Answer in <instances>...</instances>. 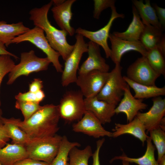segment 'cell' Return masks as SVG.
<instances>
[{"label": "cell", "instance_id": "31", "mask_svg": "<svg viewBox=\"0 0 165 165\" xmlns=\"http://www.w3.org/2000/svg\"><path fill=\"white\" fill-rule=\"evenodd\" d=\"M150 137L155 145L158 152L157 160L159 163L165 154V132L160 127L149 131Z\"/></svg>", "mask_w": 165, "mask_h": 165}, {"label": "cell", "instance_id": "45", "mask_svg": "<svg viewBox=\"0 0 165 165\" xmlns=\"http://www.w3.org/2000/svg\"><path fill=\"white\" fill-rule=\"evenodd\" d=\"M159 165H165V155L162 158L160 161L159 163Z\"/></svg>", "mask_w": 165, "mask_h": 165}, {"label": "cell", "instance_id": "12", "mask_svg": "<svg viewBox=\"0 0 165 165\" xmlns=\"http://www.w3.org/2000/svg\"><path fill=\"white\" fill-rule=\"evenodd\" d=\"M102 124L92 112L86 110L81 119L73 124L72 130L95 138L105 136L112 137V132L105 129Z\"/></svg>", "mask_w": 165, "mask_h": 165}, {"label": "cell", "instance_id": "23", "mask_svg": "<svg viewBox=\"0 0 165 165\" xmlns=\"http://www.w3.org/2000/svg\"><path fill=\"white\" fill-rule=\"evenodd\" d=\"M145 25L139 40L147 51L158 47L165 39L163 30L150 24Z\"/></svg>", "mask_w": 165, "mask_h": 165}, {"label": "cell", "instance_id": "18", "mask_svg": "<svg viewBox=\"0 0 165 165\" xmlns=\"http://www.w3.org/2000/svg\"><path fill=\"white\" fill-rule=\"evenodd\" d=\"M75 0H67L62 4L54 6L51 9L53 16L58 26L61 30L67 32L70 36L75 33V29L70 25L72 16L71 8Z\"/></svg>", "mask_w": 165, "mask_h": 165}, {"label": "cell", "instance_id": "7", "mask_svg": "<svg viewBox=\"0 0 165 165\" xmlns=\"http://www.w3.org/2000/svg\"><path fill=\"white\" fill-rule=\"evenodd\" d=\"M83 97L80 90L66 92L57 105L60 117L69 123L81 119L86 111Z\"/></svg>", "mask_w": 165, "mask_h": 165}, {"label": "cell", "instance_id": "47", "mask_svg": "<svg viewBox=\"0 0 165 165\" xmlns=\"http://www.w3.org/2000/svg\"><path fill=\"white\" fill-rule=\"evenodd\" d=\"M122 165H130V163L126 161H122Z\"/></svg>", "mask_w": 165, "mask_h": 165}, {"label": "cell", "instance_id": "2", "mask_svg": "<svg viewBox=\"0 0 165 165\" xmlns=\"http://www.w3.org/2000/svg\"><path fill=\"white\" fill-rule=\"evenodd\" d=\"M52 5L51 0L40 8L32 9L29 12V19L33 22L35 26L43 30L51 47L58 52L65 61L73 50L74 45H71L68 42L66 32L57 29L49 21L48 13Z\"/></svg>", "mask_w": 165, "mask_h": 165}, {"label": "cell", "instance_id": "34", "mask_svg": "<svg viewBox=\"0 0 165 165\" xmlns=\"http://www.w3.org/2000/svg\"><path fill=\"white\" fill-rule=\"evenodd\" d=\"M93 17L98 19L102 12L108 8L115 6L114 0H94Z\"/></svg>", "mask_w": 165, "mask_h": 165}, {"label": "cell", "instance_id": "5", "mask_svg": "<svg viewBox=\"0 0 165 165\" xmlns=\"http://www.w3.org/2000/svg\"><path fill=\"white\" fill-rule=\"evenodd\" d=\"M120 63L115 64L102 88L96 96L99 100L116 106L122 98L127 84L122 75Z\"/></svg>", "mask_w": 165, "mask_h": 165}, {"label": "cell", "instance_id": "32", "mask_svg": "<svg viewBox=\"0 0 165 165\" xmlns=\"http://www.w3.org/2000/svg\"><path fill=\"white\" fill-rule=\"evenodd\" d=\"M39 103L32 101H16L15 108L20 110L24 117V121L28 119L41 107Z\"/></svg>", "mask_w": 165, "mask_h": 165}, {"label": "cell", "instance_id": "46", "mask_svg": "<svg viewBox=\"0 0 165 165\" xmlns=\"http://www.w3.org/2000/svg\"><path fill=\"white\" fill-rule=\"evenodd\" d=\"M2 110L0 108V125H3L2 121V118L3 117L2 116Z\"/></svg>", "mask_w": 165, "mask_h": 165}, {"label": "cell", "instance_id": "48", "mask_svg": "<svg viewBox=\"0 0 165 165\" xmlns=\"http://www.w3.org/2000/svg\"><path fill=\"white\" fill-rule=\"evenodd\" d=\"M0 165H2L0 163Z\"/></svg>", "mask_w": 165, "mask_h": 165}, {"label": "cell", "instance_id": "26", "mask_svg": "<svg viewBox=\"0 0 165 165\" xmlns=\"http://www.w3.org/2000/svg\"><path fill=\"white\" fill-rule=\"evenodd\" d=\"M146 141V150L145 154L142 156L138 158H130L123 153L121 156L114 157L110 160V162L112 163L115 160H120L127 161L130 163H135L138 165H159V163L155 158V147L152 144V141L149 136L147 138Z\"/></svg>", "mask_w": 165, "mask_h": 165}, {"label": "cell", "instance_id": "39", "mask_svg": "<svg viewBox=\"0 0 165 165\" xmlns=\"http://www.w3.org/2000/svg\"><path fill=\"white\" fill-rule=\"evenodd\" d=\"M43 87V82L39 79H35L29 85V91L35 93L42 90Z\"/></svg>", "mask_w": 165, "mask_h": 165}, {"label": "cell", "instance_id": "11", "mask_svg": "<svg viewBox=\"0 0 165 165\" xmlns=\"http://www.w3.org/2000/svg\"><path fill=\"white\" fill-rule=\"evenodd\" d=\"M126 76L133 81L148 86H154L160 75L148 63L145 57L138 58L128 68Z\"/></svg>", "mask_w": 165, "mask_h": 165}, {"label": "cell", "instance_id": "28", "mask_svg": "<svg viewBox=\"0 0 165 165\" xmlns=\"http://www.w3.org/2000/svg\"><path fill=\"white\" fill-rule=\"evenodd\" d=\"M80 146L79 143L70 141L66 136H62L58 152L51 165H68V156L70 151L74 147Z\"/></svg>", "mask_w": 165, "mask_h": 165}, {"label": "cell", "instance_id": "37", "mask_svg": "<svg viewBox=\"0 0 165 165\" xmlns=\"http://www.w3.org/2000/svg\"><path fill=\"white\" fill-rule=\"evenodd\" d=\"M105 138H103L99 139L96 142V149L93 153L92 156L93 159L92 165H101L99 159V152L100 150L105 141Z\"/></svg>", "mask_w": 165, "mask_h": 165}, {"label": "cell", "instance_id": "13", "mask_svg": "<svg viewBox=\"0 0 165 165\" xmlns=\"http://www.w3.org/2000/svg\"><path fill=\"white\" fill-rule=\"evenodd\" d=\"M108 38L110 41L111 55L110 58L115 64L120 63L122 56L128 52L134 51L145 57L147 50L139 41H131L119 38L110 33Z\"/></svg>", "mask_w": 165, "mask_h": 165}, {"label": "cell", "instance_id": "41", "mask_svg": "<svg viewBox=\"0 0 165 165\" xmlns=\"http://www.w3.org/2000/svg\"><path fill=\"white\" fill-rule=\"evenodd\" d=\"M4 55H9L13 57L16 59L19 58L16 55L8 51L6 49L5 45L3 42L0 41V56Z\"/></svg>", "mask_w": 165, "mask_h": 165}, {"label": "cell", "instance_id": "35", "mask_svg": "<svg viewBox=\"0 0 165 165\" xmlns=\"http://www.w3.org/2000/svg\"><path fill=\"white\" fill-rule=\"evenodd\" d=\"M15 98L19 101L37 102L35 93L29 91L24 93L20 92L15 96Z\"/></svg>", "mask_w": 165, "mask_h": 165}, {"label": "cell", "instance_id": "9", "mask_svg": "<svg viewBox=\"0 0 165 165\" xmlns=\"http://www.w3.org/2000/svg\"><path fill=\"white\" fill-rule=\"evenodd\" d=\"M109 75V72L94 70L79 75L75 83L85 98L94 97L101 90Z\"/></svg>", "mask_w": 165, "mask_h": 165}, {"label": "cell", "instance_id": "16", "mask_svg": "<svg viewBox=\"0 0 165 165\" xmlns=\"http://www.w3.org/2000/svg\"><path fill=\"white\" fill-rule=\"evenodd\" d=\"M143 99L135 98L131 94L130 87L127 84L123 96L119 103L115 109V113L125 114L127 122L131 121L136 117L139 111L146 109L148 105L143 102Z\"/></svg>", "mask_w": 165, "mask_h": 165}, {"label": "cell", "instance_id": "6", "mask_svg": "<svg viewBox=\"0 0 165 165\" xmlns=\"http://www.w3.org/2000/svg\"><path fill=\"white\" fill-rule=\"evenodd\" d=\"M50 63L47 57H37L33 50L22 52L20 54V62L15 65L9 73L7 84H12L21 76H28L33 72L46 70Z\"/></svg>", "mask_w": 165, "mask_h": 165}, {"label": "cell", "instance_id": "42", "mask_svg": "<svg viewBox=\"0 0 165 165\" xmlns=\"http://www.w3.org/2000/svg\"><path fill=\"white\" fill-rule=\"evenodd\" d=\"M35 93L36 102L40 103L45 98V94L43 91L42 90L38 91Z\"/></svg>", "mask_w": 165, "mask_h": 165}, {"label": "cell", "instance_id": "17", "mask_svg": "<svg viewBox=\"0 0 165 165\" xmlns=\"http://www.w3.org/2000/svg\"><path fill=\"white\" fill-rule=\"evenodd\" d=\"M86 111L92 112L102 124L111 122L116 106L98 100L96 96L84 99Z\"/></svg>", "mask_w": 165, "mask_h": 165}, {"label": "cell", "instance_id": "25", "mask_svg": "<svg viewBox=\"0 0 165 165\" xmlns=\"http://www.w3.org/2000/svg\"><path fill=\"white\" fill-rule=\"evenodd\" d=\"M132 2L145 25L150 24L162 29L155 10L151 6L149 0H145V3L142 0H133Z\"/></svg>", "mask_w": 165, "mask_h": 165}, {"label": "cell", "instance_id": "33", "mask_svg": "<svg viewBox=\"0 0 165 165\" xmlns=\"http://www.w3.org/2000/svg\"><path fill=\"white\" fill-rule=\"evenodd\" d=\"M11 57L6 55L0 56V87L4 76L11 72L15 65ZM1 105L0 98V107Z\"/></svg>", "mask_w": 165, "mask_h": 165}, {"label": "cell", "instance_id": "27", "mask_svg": "<svg viewBox=\"0 0 165 165\" xmlns=\"http://www.w3.org/2000/svg\"><path fill=\"white\" fill-rule=\"evenodd\" d=\"M2 121L6 134L8 138L12 140L13 144L25 146L31 141L25 132L9 121L8 119L3 117Z\"/></svg>", "mask_w": 165, "mask_h": 165}, {"label": "cell", "instance_id": "20", "mask_svg": "<svg viewBox=\"0 0 165 165\" xmlns=\"http://www.w3.org/2000/svg\"><path fill=\"white\" fill-rule=\"evenodd\" d=\"M28 158L25 145L7 143L0 148V163L2 165H14Z\"/></svg>", "mask_w": 165, "mask_h": 165}, {"label": "cell", "instance_id": "15", "mask_svg": "<svg viewBox=\"0 0 165 165\" xmlns=\"http://www.w3.org/2000/svg\"><path fill=\"white\" fill-rule=\"evenodd\" d=\"M88 56L79 70V75L83 74L94 70L108 72L110 67L102 56L99 46L90 41L88 43Z\"/></svg>", "mask_w": 165, "mask_h": 165}, {"label": "cell", "instance_id": "21", "mask_svg": "<svg viewBox=\"0 0 165 165\" xmlns=\"http://www.w3.org/2000/svg\"><path fill=\"white\" fill-rule=\"evenodd\" d=\"M133 19L127 29L123 32L114 31L112 34L116 37L124 40L139 41L145 27L138 11L134 5L132 6Z\"/></svg>", "mask_w": 165, "mask_h": 165}, {"label": "cell", "instance_id": "4", "mask_svg": "<svg viewBox=\"0 0 165 165\" xmlns=\"http://www.w3.org/2000/svg\"><path fill=\"white\" fill-rule=\"evenodd\" d=\"M25 41L31 42L42 50L46 55L56 71L58 72H62V66L59 61L61 55L51 47L42 29L36 26L30 28L24 34L14 38L12 41L11 44H18Z\"/></svg>", "mask_w": 165, "mask_h": 165}, {"label": "cell", "instance_id": "10", "mask_svg": "<svg viewBox=\"0 0 165 165\" xmlns=\"http://www.w3.org/2000/svg\"><path fill=\"white\" fill-rule=\"evenodd\" d=\"M111 15L107 24L102 28L95 31H91L78 28L75 30V33L85 37L92 41L101 46L103 49L106 58L110 57L111 50L108 43L109 32L114 20L118 18H123L125 15L123 13H118L115 6L111 8Z\"/></svg>", "mask_w": 165, "mask_h": 165}, {"label": "cell", "instance_id": "3", "mask_svg": "<svg viewBox=\"0 0 165 165\" xmlns=\"http://www.w3.org/2000/svg\"><path fill=\"white\" fill-rule=\"evenodd\" d=\"M62 138L56 134L30 141L25 145L28 158L51 164L58 152Z\"/></svg>", "mask_w": 165, "mask_h": 165}, {"label": "cell", "instance_id": "36", "mask_svg": "<svg viewBox=\"0 0 165 165\" xmlns=\"http://www.w3.org/2000/svg\"><path fill=\"white\" fill-rule=\"evenodd\" d=\"M159 22L163 30L165 27V9L161 7L156 4L153 5Z\"/></svg>", "mask_w": 165, "mask_h": 165}, {"label": "cell", "instance_id": "40", "mask_svg": "<svg viewBox=\"0 0 165 165\" xmlns=\"http://www.w3.org/2000/svg\"><path fill=\"white\" fill-rule=\"evenodd\" d=\"M9 138L7 136L3 125H0V148L5 146Z\"/></svg>", "mask_w": 165, "mask_h": 165}, {"label": "cell", "instance_id": "44", "mask_svg": "<svg viewBox=\"0 0 165 165\" xmlns=\"http://www.w3.org/2000/svg\"><path fill=\"white\" fill-rule=\"evenodd\" d=\"M53 5L54 6H58L63 3L65 0H53Z\"/></svg>", "mask_w": 165, "mask_h": 165}, {"label": "cell", "instance_id": "24", "mask_svg": "<svg viewBox=\"0 0 165 165\" xmlns=\"http://www.w3.org/2000/svg\"><path fill=\"white\" fill-rule=\"evenodd\" d=\"M29 29L22 22L9 24L5 21H0V41L8 47L11 44V41L14 38L24 34Z\"/></svg>", "mask_w": 165, "mask_h": 165}, {"label": "cell", "instance_id": "29", "mask_svg": "<svg viewBox=\"0 0 165 165\" xmlns=\"http://www.w3.org/2000/svg\"><path fill=\"white\" fill-rule=\"evenodd\" d=\"M165 55L158 48L147 51L145 57L150 66L157 73L165 75Z\"/></svg>", "mask_w": 165, "mask_h": 165}, {"label": "cell", "instance_id": "8", "mask_svg": "<svg viewBox=\"0 0 165 165\" xmlns=\"http://www.w3.org/2000/svg\"><path fill=\"white\" fill-rule=\"evenodd\" d=\"M83 37L77 34L74 49L65 61L61 76V84L63 86H67L76 82L77 72L81 58L83 54L88 51V43L85 42Z\"/></svg>", "mask_w": 165, "mask_h": 165}, {"label": "cell", "instance_id": "22", "mask_svg": "<svg viewBox=\"0 0 165 165\" xmlns=\"http://www.w3.org/2000/svg\"><path fill=\"white\" fill-rule=\"evenodd\" d=\"M123 77L130 87L134 91V97L136 98L143 99L165 95V86L159 87L156 85H143L132 81L126 76Z\"/></svg>", "mask_w": 165, "mask_h": 165}, {"label": "cell", "instance_id": "43", "mask_svg": "<svg viewBox=\"0 0 165 165\" xmlns=\"http://www.w3.org/2000/svg\"><path fill=\"white\" fill-rule=\"evenodd\" d=\"M160 127L165 131V119L164 117L161 119L160 124Z\"/></svg>", "mask_w": 165, "mask_h": 165}, {"label": "cell", "instance_id": "38", "mask_svg": "<svg viewBox=\"0 0 165 165\" xmlns=\"http://www.w3.org/2000/svg\"><path fill=\"white\" fill-rule=\"evenodd\" d=\"M14 165H51L46 162L28 158L18 162Z\"/></svg>", "mask_w": 165, "mask_h": 165}, {"label": "cell", "instance_id": "1", "mask_svg": "<svg viewBox=\"0 0 165 165\" xmlns=\"http://www.w3.org/2000/svg\"><path fill=\"white\" fill-rule=\"evenodd\" d=\"M60 118L58 105L50 104L41 106L26 121L14 118L8 119L25 132L31 141L56 134L59 129Z\"/></svg>", "mask_w": 165, "mask_h": 165}, {"label": "cell", "instance_id": "30", "mask_svg": "<svg viewBox=\"0 0 165 165\" xmlns=\"http://www.w3.org/2000/svg\"><path fill=\"white\" fill-rule=\"evenodd\" d=\"M93 154L90 145L87 146L82 149L74 147L69 154L68 165H88L89 160Z\"/></svg>", "mask_w": 165, "mask_h": 165}, {"label": "cell", "instance_id": "14", "mask_svg": "<svg viewBox=\"0 0 165 165\" xmlns=\"http://www.w3.org/2000/svg\"><path fill=\"white\" fill-rule=\"evenodd\" d=\"M152 101V105L147 112H139L136 116L148 132L160 127V122L165 115V98L159 96L153 98Z\"/></svg>", "mask_w": 165, "mask_h": 165}, {"label": "cell", "instance_id": "19", "mask_svg": "<svg viewBox=\"0 0 165 165\" xmlns=\"http://www.w3.org/2000/svg\"><path fill=\"white\" fill-rule=\"evenodd\" d=\"M112 130V137L116 138L124 134H129L139 139L143 145L148 136L145 133L144 125L136 117L127 124L116 123L115 128Z\"/></svg>", "mask_w": 165, "mask_h": 165}]
</instances>
